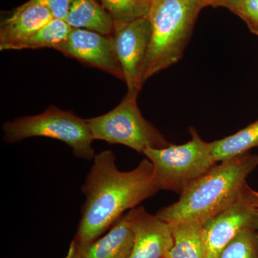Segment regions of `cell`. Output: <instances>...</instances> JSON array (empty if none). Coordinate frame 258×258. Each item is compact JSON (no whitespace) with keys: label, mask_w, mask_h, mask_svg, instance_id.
Returning a JSON list of instances; mask_svg holds the SVG:
<instances>
[{"label":"cell","mask_w":258,"mask_h":258,"mask_svg":"<svg viewBox=\"0 0 258 258\" xmlns=\"http://www.w3.org/2000/svg\"><path fill=\"white\" fill-rule=\"evenodd\" d=\"M154 167L145 158L133 170L120 171L110 150L95 155L82 186L86 196L74 240L82 246L97 240L127 210L158 192Z\"/></svg>","instance_id":"obj_1"},{"label":"cell","mask_w":258,"mask_h":258,"mask_svg":"<svg viewBox=\"0 0 258 258\" xmlns=\"http://www.w3.org/2000/svg\"><path fill=\"white\" fill-rule=\"evenodd\" d=\"M257 166L258 154L249 152L220 161L185 190L177 202L156 215L169 224L204 225L235 201Z\"/></svg>","instance_id":"obj_2"},{"label":"cell","mask_w":258,"mask_h":258,"mask_svg":"<svg viewBox=\"0 0 258 258\" xmlns=\"http://www.w3.org/2000/svg\"><path fill=\"white\" fill-rule=\"evenodd\" d=\"M207 0H152L147 18L152 35L142 70L143 83L177 63Z\"/></svg>","instance_id":"obj_3"},{"label":"cell","mask_w":258,"mask_h":258,"mask_svg":"<svg viewBox=\"0 0 258 258\" xmlns=\"http://www.w3.org/2000/svg\"><path fill=\"white\" fill-rule=\"evenodd\" d=\"M189 132L191 139L186 143L170 144L161 149L149 148L143 152L154 167L158 191L167 190L181 195L217 164L210 142L204 141L195 127H190Z\"/></svg>","instance_id":"obj_4"},{"label":"cell","mask_w":258,"mask_h":258,"mask_svg":"<svg viewBox=\"0 0 258 258\" xmlns=\"http://www.w3.org/2000/svg\"><path fill=\"white\" fill-rule=\"evenodd\" d=\"M5 142L17 143L30 137L57 139L67 144L75 157L91 161L94 159L93 139L86 119L71 111L50 106L43 113L27 115L5 122L3 125Z\"/></svg>","instance_id":"obj_5"},{"label":"cell","mask_w":258,"mask_h":258,"mask_svg":"<svg viewBox=\"0 0 258 258\" xmlns=\"http://www.w3.org/2000/svg\"><path fill=\"white\" fill-rule=\"evenodd\" d=\"M137 100L126 94L111 111L86 119L94 140L121 144L142 154L149 148L168 147L171 143L142 115Z\"/></svg>","instance_id":"obj_6"},{"label":"cell","mask_w":258,"mask_h":258,"mask_svg":"<svg viewBox=\"0 0 258 258\" xmlns=\"http://www.w3.org/2000/svg\"><path fill=\"white\" fill-rule=\"evenodd\" d=\"M152 35L147 17L128 22H115L113 43L123 70L126 94L137 99L144 83L142 70Z\"/></svg>","instance_id":"obj_7"},{"label":"cell","mask_w":258,"mask_h":258,"mask_svg":"<svg viewBox=\"0 0 258 258\" xmlns=\"http://www.w3.org/2000/svg\"><path fill=\"white\" fill-rule=\"evenodd\" d=\"M258 212V191L245 185L233 203L203 225L207 258H217L239 232L254 227Z\"/></svg>","instance_id":"obj_8"},{"label":"cell","mask_w":258,"mask_h":258,"mask_svg":"<svg viewBox=\"0 0 258 258\" xmlns=\"http://www.w3.org/2000/svg\"><path fill=\"white\" fill-rule=\"evenodd\" d=\"M55 50L66 57L101 70L124 81L111 36L84 29L72 28L67 39Z\"/></svg>","instance_id":"obj_9"},{"label":"cell","mask_w":258,"mask_h":258,"mask_svg":"<svg viewBox=\"0 0 258 258\" xmlns=\"http://www.w3.org/2000/svg\"><path fill=\"white\" fill-rule=\"evenodd\" d=\"M126 214L134 234L133 249L128 258L165 257L174 244L171 224L149 213L142 206Z\"/></svg>","instance_id":"obj_10"},{"label":"cell","mask_w":258,"mask_h":258,"mask_svg":"<svg viewBox=\"0 0 258 258\" xmlns=\"http://www.w3.org/2000/svg\"><path fill=\"white\" fill-rule=\"evenodd\" d=\"M52 15L43 5L29 0L2 22L0 50L25 40L52 20Z\"/></svg>","instance_id":"obj_11"},{"label":"cell","mask_w":258,"mask_h":258,"mask_svg":"<svg viewBox=\"0 0 258 258\" xmlns=\"http://www.w3.org/2000/svg\"><path fill=\"white\" fill-rule=\"evenodd\" d=\"M134 234L128 215H122L106 235L79 245L83 258H128L133 249Z\"/></svg>","instance_id":"obj_12"},{"label":"cell","mask_w":258,"mask_h":258,"mask_svg":"<svg viewBox=\"0 0 258 258\" xmlns=\"http://www.w3.org/2000/svg\"><path fill=\"white\" fill-rule=\"evenodd\" d=\"M72 28L84 29L111 36L114 20L96 0H73L66 20Z\"/></svg>","instance_id":"obj_13"},{"label":"cell","mask_w":258,"mask_h":258,"mask_svg":"<svg viewBox=\"0 0 258 258\" xmlns=\"http://www.w3.org/2000/svg\"><path fill=\"white\" fill-rule=\"evenodd\" d=\"M174 244L166 258H207L203 225L197 222L171 224Z\"/></svg>","instance_id":"obj_14"},{"label":"cell","mask_w":258,"mask_h":258,"mask_svg":"<svg viewBox=\"0 0 258 258\" xmlns=\"http://www.w3.org/2000/svg\"><path fill=\"white\" fill-rule=\"evenodd\" d=\"M210 147L216 162L249 153L258 147V119L232 135L210 142Z\"/></svg>","instance_id":"obj_15"},{"label":"cell","mask_w":258,"mask_h":258,"mask_svg":"<svg viewBox=\"0 0 258 258\" xmlns=\"http://www.w3.org/2000/svg\"><path fill=\"white\" fill-rule=\"evenodd\" d=\"M72 28L66 20L52 19L31 36L10 45L6 50H20L25 49L52 48L62 44L67 39Z\"/></svg>","instance_id":"obj_16"},{"label":"cell","mask_w":258,"mask_h":258,"mask_svg":"<svg viewBox=\"0 0 258 258\" xmlns=\"http://www.w3.org/2000/svg\"><path fill=\"white\" fill-rule=\"evenodd\" d=\"M114 22H128L147 17L152 0H96Z\"/></svg>","instance_id":"obj_17"},{"label":"cell","mask_w":258,"mask_h":258,"mask_svg":"<svg viewBox=\"0 0 258 258\" xmlns=\"http://www.w3.org/2000/svg\"><path fill=\"white\" fill-rule=\"evenodd\" d=\"M217 258H258V238L254 227L239 232Z\"/></svg>","instance_id":"obj_18"},{"label":"cell","mask_w":258,"mask_h":258,"mask_svg":"<svg viewBox=\"0 0 258 258\" xmlns=\"http://www.w3.org/2000/svg\"><path fill=\"white\" fill-rule=\"evenodd\" d=\"M231 12L242 19L249 31L258 36V0H242Z\"/></svg>","instance_id":"obj_19"},{"label":"cell","mask_w":258,"mask_h":258,"mask_svg":"<svg viewBox=\"0 0 258 258\" xmlns=\"http://www.w3.org/2000/svg\"><path fill=\"white\" fill-rule=\"evenodd\" d=\"M43 5L50 11L52 18L66 20L71 10L73 0H30Z\"/></svg>","instance_id":"obj_20"},{"label":"cell","mask_w":258,"mask_h":258,"mask_svg":"<svg viewBox=\"0 0 258 258\" xmlns=\"http://www.w3.org/2000/svg\"><path fill=\"white\" fill-rule=\"evenodd\" d=\"M242 0H207L208 6L213 8H225L232 11Z\"/></svg>","instance_id":"obj_21"},{"label":"cell","mask_w":258,"mask_h":258,"mask_svg":"<svg viewBox=\"0 0 258 258\" xmlns=\"http://www.w3.org/2000/svg\"><path fill=\"white\" fill-rule=\"evenodd\" d=\"M64 258H83L80 251L79 244L76 240L71 242L68 253Z\"/></svg>","instance_id":"obj_22"},{"label":"cell","mask_w":258,"mask_h":258,"mask_svg":"<svg viewBox=\"0 0 258 258\" xmlns=\"http://www.w3.org/2000/svg\"><path fill=\"white\" fill-rule=\"evenodd\" d=\"M254 228L256 231V233H257V238H258V212L257 215H256L255 220H254Z\"/></svg>","instance_id":"obj_23"},{"label":"cell","mask_w":258,"mask_h":258,"mask_svg":"<svg viewBox=\"0 0 258 258\" xmlns=\"http://www.w3.org/2000/svg\"><path fill=\"white\" fill-rule=\"evenodd\" d=\"M163 258H166V257H163Z\"/></svg>","instance_id":"obj_24"}]
</instances>
